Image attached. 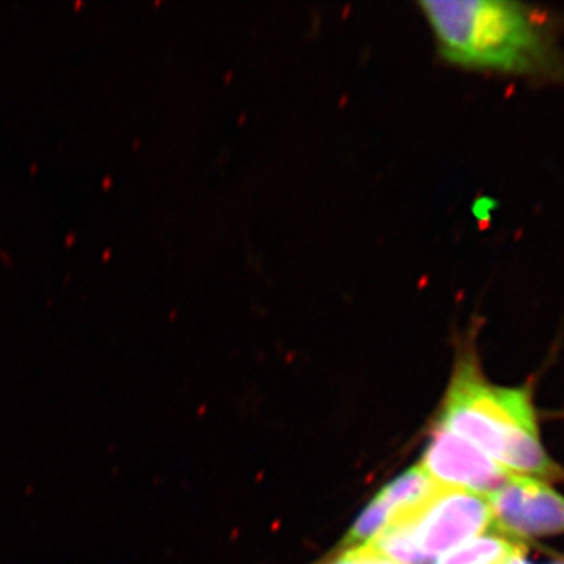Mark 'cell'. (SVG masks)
<instances>
[{
    "instance_id": "4",
    "label": "cell",
    "mask_w": 564,
    "mask_h": 564,
    "mask_svg": "<svg viewBox=\"0 0 564 564\" xmlns=\"http://www.w3.org/2000/svg\"><path fill=\"white\" fill-rule=\"evenodd\" d=\"M488 503L494 530L518 543L564 534V496L547 481L511 475Z\"/></svg>"
},
{
    "instance_id": "3",
    "label": "cell",
    "mask_w": 564,
    "mask_h": 564,
    "mask_svg": "<svg viewBox=\"0 0 564 564\" xmlns=\"http://www.w3.org/2000/svg\"><path fill=\"white\" fill-rule=\"evenodd\" d=\"M492 530L486 497L443 488L421 513L389 527L367 545L397 564H432Z\"/></svg>"
},
{
    "instance_id": "7",
    "label": "cell",
    "mask_w": 564,
    "mask_h": 564,
    "mask_svg": "<svg viewBox=\"0 0 564 564\" xmlns=\"http://www.w3.org/2000/svg\"><path fill=\"white\" fill-rule=\"evenodd\" d=\"M522 551H527L525 544L494 530L440 556L433 564H507Z\"/></svg>"
},
{
    "instance_id": "5",
    "label": "cell",
    "mask_w": 564,
    "mask_h": 564,
    "mask_svg": "<svg viewBox=\"0 0 564 564\" xmlns=\"http://www.w3.org/2000/svg\"><path fill=\"white\" fill-rule=\"evenodd\" d=\"M422 467L443 488L477 494L486 499L513 475L469 441L441 425L426 445Z\"/></svg>"
},
{
    "instance_id": "2",
    "label": "cell",
    "mask_w": 564,
    "mask_h": 564,
    "mask_svg": "<svg viewBox=\"0 0 564 564\" xmlns=\"http://www.w3.org/2000/svg\"><path fill=\"white\" fill-rule=\"evenodd\" d=\"M440 425L469 441L510 474L564 484V467L544 447L532 388L492 384L474 350H464L456 362Z\"/></svg>"
},
{
    "instance_id": "9",
    "label": "cell",
    "mask_w": 564,
    "mask_h": 564,
    "mask_svg": "<svg viewBox=\"0 0 564 564\" xmlns=\"http://www.w3.org/2000/svg\"><path fill=\"white\" fill-rule=\"evenodd\" d=\"M507 564H534L527 558V551L519 552L513 558L508 560Z\"/></svg>"
},
{
    "instance_id": "1",
    "label": "cell",
    "mask_w": 564,
    "mask_h": 564,
    "mask_svg": "<svg viewBox=\"0 0 564 564\" xmlns=\"http://www.w3.org/2000/svg\"><path fill=\"white\" fill-rule=\"evenodd\" d=\"M419 7L451 65L564 87V51L551 14L508 0H423Z\"/></svg>"
},
{
    "instance_id": "10",
    "label": "cell",
    "mask_w": 564,
    "mask_h": 564,
    "mask_svg": "<svg viewBox=\"0 0 564 564\" xmlns=\"http://www.w3.org/2000/svg\"><path fill=\"white\" fill-rule=\"evenodd\" d=\"M547 564H564V558L552 560V562H549Z\"/></svg>"
},
{
    "instance_id": "8",
    "label": "cell",
    "mask_w": 564,
    "mask_h": 564,
    "mask_svg": "<svg viewBox=\"0 0 564 564\" xmlns=\"http://www.w3.org/2000/svg\"><path fill=\"white\" fill-rule=\"evenodd\" d=\"M318 564H397L386 556L378 554L369 545H361V547L344 549L343 552L325 560Z\"/></svg>"
},
{
    "instance_id": "6",
    "label": "cell",
    "mask_w": 564,
    "mask_h": 564,
    "mask_svg": "<svg viewBox=\"0 0 564 564\" xmlns=\"http://www.w3.org/2000/svg\"><path fill=\"white\" fill-rule=\"evenodd\" d=\"M441 489L443 486L437 485L422 466L411 467L367 505L344 538L343 549L372 543L389 527L421 513Z\"/></svg>"
}]
</instances>
